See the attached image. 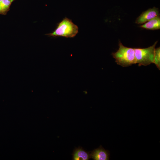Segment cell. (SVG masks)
I'll return each mask as SVG.
<instances>
[{"instance_id": "8fae6325", "label": "cell", "mask_w": 160, "mask_h": 160, "mask_svg": "<svg viewBox=\"0 0 160 160\" xmlns=\"http://www.w3.org/2000/svg\"><path fill=\"white\" fill-rule=\"evenodd\" d=\"M13 0L14 1V0Z\"/></svg>"}, {"instance_id": "30bf717a", "label": "cell", "mask_w": 160, "mask_h": 160, "mask_svg": "<svg viewBox=\"0 0 160 160\" xmlns=\"http://www.w3.org/2000/svg\"><path fill=\"white\" fill-rule=\"evenodd\" d=\"M2 0H0V3H1Z\"/></svg>"}, {"instance_id": "3957f363", "label": "cell", "mask_w": 160, "mask_h": 160, "mask_svg": "<svg viewBox=\"0 0 160 160\" xmlns=\"http://www.w3.org/2000/svg\"><path fill=\"white\" fill-rule=\"evenodd\" d=\"M157 43L156 41L152 46L146 48H134L136 63L139 66H146L153 63L155 47Z\"/></svg>"}, {"instance_id": "52a82bcc", "label": "cell", "mask_w": 160, "mask_h": 160, "mask_svg": "<svg viewBox=\"0 0 160 160\" xmlns=\"http://www.w3.org/2000/svg\"><path fill=\"white\" fill-rule=\"evenodd\" d=\"M89 152L85 151L81 148H79L76 149L73 154V160H88L90 158Z\"/></svg>"}, {"instance_id": "277c9868", "label": "cell", "mask_w": 160, "mask_h": 160, "mask_svg": "<svg viewBox=\"0 0 160 160\" xmlns=\"http://www.w3.org/2000/svg\"><path fill=\"white\" fill-rule=\"evenodd\" d=\"M160 13L159 9L155 7L149 9L143 12L136 19L135 23L137 24L145 23L151 19L159 16Z\"/></svg>"}, {"instance_id": "6da1fadb", "label": "cell", "mask_w": 160, "mask_h": 160, "mask_svg": "<svg viewBox=\"0 0 160 160\" xmlns=\"http://www.w3.org/2000/svg\"><path fill=\"white\" fill-rule=\"evenodd\" d=\"M119 45L118 50L112 54L117 64L123 67L136 64L134 49L124 46L120 41Z\"/></svg>"}, {"instance_id": "5b68a950", "label": "cell", "mask_w": 160, "mask_h": 160, "mask_svg": "<svg viewBox=\"0 0 160 160\" xmlns=\"http://www.w3.org/2000/svg\"><path fill=\"white\" fill-rule=\"evenodd\" d=\"M90 157L94 160H108L109 159V152L101 146L93 150L90 154Z\"/></svg>"}, {"instance_id": "8992f818", "label": "cell", "mask_w": 160, "mask_h": 160, "mask_svg": "<svg viewBox=\"0 0 160 160\" xmlns=\"http://www.w3.org/2000/svg\"><path fill=\"white\" fill-rule=\"evenodd\" d=\"M140 27L149 30H156L160 29V17H156L147 22Z\"/></svg>"}, {"instance_id": "ba28073f", "label": "cell", "mask_w": 160, "mask_h": 160, "mask_svg": "<svg viewBox=\"0 0 160 160\" xmlns=\"http://www.w3.org/2000/svg\"><path fill=\"white\" fill-rule=\"evenodd\" d=\"M13 1V0H2L0 3V14H6Z\"/></svg>"}, {"instance_id": "7a4b0ae2", "label": "cell", "mask_w": 160, "mask_h": 160, "mask_svg": "<svg viewBox=\"0 0 160 160\" xmlns=\"http://www.w3.org/2000/svg\"><path fill=\"white\" fill-rule=\"evenodd\" d=\"M78 32V28L71 20L65 17L59 23L55 31L48 35L50 36H61L66 38H73Z\"/></svg>"}, {"instance_id": "9c48e42d", "label": "cell", "mask_w": 160, "mask_h": 160, "mask_svg": "<svg viewBox=\"0 0 160 160\" xmlns=\"http://www.w3.org/2000/svg\"><path fill=\"white\" fill-rule=\"evenodd\" d=\"M153 63L157 67L160 69V47L155 49Z\"/></svg>"}]
</instances>
